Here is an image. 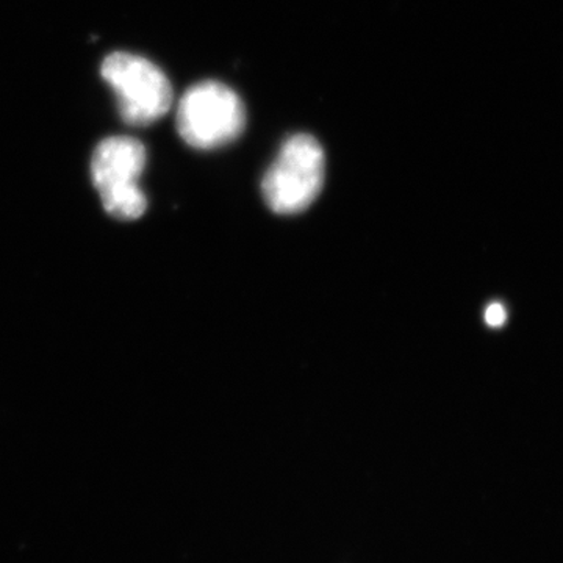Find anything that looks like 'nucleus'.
I'll return each instance as SVG.
<instances>
[{
	"mask_svg": "<svg viewBox=\"0 0 563 563\" xmlns=\"http://www.w3.org/2000/svg\"><path fill=\"white\" fill-rule=\"evenodd\" d=\"M324 176V151L318 140L307 133L290 136L263 177L266 206L274 213H301L317 201Z\"/></svg>",
	"mask_w": 563,
	"mask_h": 563,
	"instance_id": "1",
	"label": "nucleus"
},
{
	"mask_svg": "<svg viewBox=\"0 0 563 563\" xmlns=\"http://www.w3.org/2000/svg\"><path fill=\"white\" fill-rule=\"evenodd\" d=\"M246 128V109L232 88L207 80L192 85L177 106V131L188 146L218 150L232 143Z\"/></svg>",
	"mask_w": 563,
	"mask_h": 563,
	"instance_id": "2",
	"label": "nucleus"
},
{
	"mask_svg": "<svg viewBox=\"0 0 563 563\" xmlns=\"http://www.w3.org/2000/svg\"><path fill=\"white\" fill-rule=\"evenodd\" d=\"M506 309H504V306L498 302L492 303V306L488 307L487 312H485V321H487V324L492 325V328H499V325H503L504 322H506Z\"/></svg>",
	"mask_w": 563,
	"mask_h": 563,
	"instance_id": "5",
	"label": "nucleus"
},
{
	"mask_svg": "<svg viewBox=\"0 0 563 563\" xmlns=\"http://www.w3.org/2000/svg\"><path fill=\"white\" fill-rule=\"evenodd\" d=\"M146 166V150L132 136H110L98 144L91 158V176L103 207L122 221L139 220L147 199L139 179Z\"/></svg>",
	"mask_w": 563,
	"mask_h": 563,
	"instance_id": "3",
	"label": "nucleus"
},
{
	"mask_svg": "<svg viewBox=\"0 0 563 563\" xmlns=\"http://www.w3.org/2000/svg\"><path fill=\"white\" fill-rule=\"evenodd\" d=\"M101 74L117 95L118 109L128 124H152L172 110V81L147 58L114 52L103 60Z\"/></svg>",
	"mask_w": 563,
	"mask_h": 563,
	"instance_id": "4",
	"label": "nucleus"
}]
</instances>
